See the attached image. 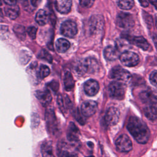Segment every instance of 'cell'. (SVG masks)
<instances>
[{"label": "cell", "instance_id": "e0dca14e", "mask_svg": "<svg viewBox=\"0 0 157 157\" xmlns=\"http://www.w3.org/2000/svg\"><path fill=\"white\" fill-rule=\"evenodd\" d=\"M80 136V133L77 127L74 123L71 122L68 126L67 133V137L68 140L71 142H77L79 139Z\"/></svg>", "mask_w": 157, "mask_h": 157}, {"label": "cell", "instance_id": "603a6c76", "mask_svg": "<svg viewBox=\"0 0 157 157\" xmlns=\"http://www.w3.org/2000/svg\"><path fill=\"white\" fill-rule=\"evenodd\" d=\"M55 46L57 51L59 53L66 52L70 47V42L63 38L58 39L55 43Z\"/></svg>", "mask_w": 157, "mask_h": 157}, {"label": "cell", "instance_id": "4fadbf2b", "mask_svg": "<svg viewBox=\"0 0 157 157\" xmlns=\"http://www.w3.org/2000/svg\"><path fill=\"white\" fill-rule=\"evenodd\" d=\"M45 119L47 126L50 131L55 133L58 129V123L55 115V112L52 109H48L45 113Z\"/></svg>", "mask_w": 157, "mask_h": 157}, {"label": "cell", "instance_id": "4dcf8cb0", "mask_svg": "<svg viewBox=\"0 0 157 157\" xmlns=\"http://www.w3.org/2000/svg\"><path fill=\"white\" fill-rule=\"evenodd\" d=\"M27 33L29 35V36L32 39H34L36 36V33H37V28L35 26H30L27 29Z\"/></svg>", "mask_w": 157, "mask_h": 157}, {"label": "cell", "instance_id": "1f68e13d", "mask_svg": "<svg viewBox=\"0 0 157 157\" xmlns=\"http://www.w3.org/2000/svg\"><path fill=\"white\" fill-rule=\"evenodd\" d=\"M150 81L152 85L157 87V71H153L150 74Z\"/></svg>", "mask_w": 157, "mask_h": 157}, {"label": "cell", "instance_id": "3957f363", "mask_svg": "<svg viewBox=\"0 0 157 157\" xmlns=\"http://www.w3.org/2000/svg\"><path fill=\"white\" fill-rule=\"evenodd\" d=\"M98 69V61L92 58H87L80 63L77 67V72L79 74L85 73L92 74Z\"/></svg>", "mask_w": 157, "mask_h": 157}, {"label": "cell", "instance_id": "277c9868", "mask_svg": "<svg viewBox=\"0 0 157 157\" xmlns=\"http://www.w3.org/2000/svg\"><path fill=\"white\" fill-rule=\"evenodd\" d=\"M109 77L126 83L130 82L132 76L130 72L127 70L120 66H115L110 71Z\"/></svg>", "mask_w": 157, "mask_h": 157}, {"label": "cell", "instance_id": "74e56055", "mask_svg": "<svg viewBox=\"0 0 157 157\" xmlns=\"http://www.w3.org/2000/svg\"><path fill=\"white\" fill-rule=\"evenodd\" d=\"M152 39H153V41L154 44H155V46L157 48V34H153V36H152Z\"/></svg>", "mask_w": 157, "mask_h": 157}, {"label": "cell", "instance_id": "4316f807", "mask_svg": "<svg viewBox=\"0 0 157 157\" xmlns=\"http://www.w3.org/2000/svg\"><path fill=\"white\" fill-rule=\"evenodd\" d=\"M13 31L17 37L21 40H24L26 37L25 28L21 25H16L13 27Z\"/></svg>", "mask_w": 157, "mask_h": 157}, {"label": "cell", "instance_id": "83f0119b", "mask_svg": "<svg viewBox=\"0 0 157 157\" xmlns=\"http://www.w3.org/2000/svg\"><path fill=\"white\" fill-rule=\"evenodd\" d=\"M50 69L45 65H41L39 71V76L40 78H44L50 74Z\"/></svg>", "mask_w": 157, "mask_h": 157}, {"label": "cell", "instance_id": "9a60e30c", "mask_svg": "<svg viewBox=\"0 0 157 157\" xmlns=\"http://www.w3.org/2000/svg\"><path fill=\"white\" fill-rule=\"evenodd\" d=\"M127 40L131 44L135 45L144 50H147L150 47L149 43L142 36H128Z\"/></svg>", "mask_w": 157, "mask_h": 157}, {"label": "cell", "instance_id": "2e32d148", "mask_svg": "<svg viewBox=\"0 0 157 157\" xmlns=\"http://www.w3.org/2000/svg\"><path fill=\"white\" fill-rule=\"evenodd\" d=\"M35 96L44 107L47 106L52 101V98L51 94L47 90L36 91Z\"/></svg>", "mask_w": 157, "mask_h": 157}, {"label": "cell", "instance_id": "836d02e7", "mask_svg": "<svg viewBox=\"0 0 157 157\" xmlns=\"http://www.w3.org/2000/svg\"><path fill=\"white\" fill-rule=\"evenodd\" d=\"M74 117H75V118L78 121H79L80 124H84L85 120L81 117L79 110H76V112H75V114H74Z\"/></svg>", "mask_w": 157, "mask_h": 157}, {"label": "cell", "instance_id": "ab89813d", "mask_svg": "<svg viewBox=\"0 0 157 157\" xmlns=\"http://www.w3.org/2000/svg\"><path fill=\"white\" fill-rule=\"evenodd\" d=\"M18 1L21 3H25V2H26L27 1V0H18Z\"/></svg>", "mask_w": 157, "mask_h": 157}, {"label": "cell", "instance_id": "9c48e42d", "mask_svg": "<svg viewBox=\"0 0 157 157\" xmlns=\"http://www.w3.org/2000/svg\"><path fill=\"white\" fill-rule=\"evenodd\" d=\"M120 113L119 110L115 107H109L104 116V120L107 125L112 126L116 124L120 119Z\"/></svg>", "mask_w": 157, "mask_h": 157}, {"label": "cell", "instance_id": "7c38bea8", "mask_svg": "<svg viewBox=\"0 0 157 157\" xmlns=\"http://www.w3.org/2000/svg\"><path fill=\"white\" fill-rule=\"evenodd\" d=\"M139 98L142 102L147 105H157V97L151 90H147L140 92Z\"/></svg>", "mask_w": 157, "mask_h": 157}, {"label": "cell", "instance_id": "ba28073f", "mask_svg": "<svg viewBox=\"0 0 157 157\" xmlns=\"http://www.w3.org/2000/svg\"><path fill=\"white\" fill-rule=\"evenodd\" d=\"M117 150L120 152H128L131 150L132 145L129 137L126 134L120 135L115 141Z\"/></svg>", "mask_w": 157, "mask_h": 157}, {"label": "cell", "instance_id": "52a82bcc", "mask_svg": "<svg viewBox=\"0 0 157 157\" xmlns=\"http://www.w3.org/2000/svg\"><path fill=\"white\" fill-rule=\"evenodd\" d=\"M117 25L124 29H129L134 26V20L131 14L125 12H120L117 17Z\"/></svg>", "mask_w": 157, "mask_h": 157}, {"label": "cell", "instance_id": "5bb4252c", "mask_svg": "<svg viewBox=\"0 0 157 157\" xmlns=\"http://www.w3.org/2000/svg\"><path fill=\"white\" fill-rule=\"evenodd\" d=\"M83 88L85 93L87 95L90 96H93L98 93L99 89V85L97 81L90 79L87 80L85 83Z\"/></svg>", "mask_w": 157, "mask_h": 157}, {"label": "cell", "instance_id": "6da1fadb", "mask_svg": "<svg viewBox=\"0 0 157 157\" xmlns=\"http://www.w3.org/2000/svg\"><path fill=\"white\" fill-rule=\"evenodd\" d=\"M127 129L134 139L139 144H146L150 138V130L147 124L136 117H131L128 121Z\"/></svg>", "mask_w": 157, "mask_h": 157}, {"label": "cell", "instance_id": "30bf717a", "mask_svg": "<svg viewBox=\"0 0 157 157\" xmlns=\"http://www.w3.org/2000/svg\"><path fill=\"white\" fill-rule=\"evenodd\" d=\"M98 109V104L93 101H86L81 105V112L85 117H90L93 115Z\"/></svg>", "mask_w": 157, "mask_h": 157}, {"label": "cell", "instance_id": "8992f818", "mask_svg": "<svg viewBox=\"0 0 157 157\" xmlns=\"http://www.w3.org/2000/svg\"><path fill=\"white\" fill-rule=\"evenodd\" d=\"M60 31L62 35L72 38L75 36L78 29L76 23L72 20H66L64 21L60 27Z\"/></svg>", "mask_w": 157, "mask_h": 157}, {"label": "cell", "instance_id": "44dd1931", "mask_svg": "<svg viewBox=\"0 0 157 157\" xmlns=\"http://www.w3.org/2000/svg\"><path fill=\"white\" fill-rule=\"evenodd\" d=\"M5 7L4 13L6 15L12 20H15L17 18L20 14V9L17 5H12Z\"/></svg>", "mask_w": 157, "mask_h": 157}, {"label": "cell", "instance_id": "484cf974", "mask_svg": "<svg viewBox=\"0 0 157 157\" xmlns=\"http://www.w3.org/2000/svg\"><path fill=\"white\" fill-rule=\"evenodd\" d=\"M118 7L123 10H129L134 5V0H117Z\"/></svg>", "mask_w": 157, "mask_h": 157}, {"label": "cell", "instance_id": "f546056e", "mask_svg": "<svg viewBox=\"0 0 157 157\" xmlns=\"http://www.w3.org/2000/svg\"><path fill=\"white\" fill-rule=\"evenodd\" d=\"M64 98L61 96V95H59L58 96V106L60 108V109L61 110L62 112H66V107L65 106V104H64V101H65V99H63Z\"/></svg>", "mask_w": 157, "mask_h": 157}, {"label": "cell", "instance_id": "d4e9b609", "mask_svg": "<svg viewBox=\"0 0 157 157\" xmlns=\"http://www.w3.org/2000/svg\"><path fill=\"white\" fill-rule=\"evenodd\" d=\"M41 151L42 156H52L53 148L51 142H45L41 146Z\"/></svg>", "mask_w": 157, "mask_h": 157}, {"label": "cell", "instance_id": "ac0fdd59", "mask_svg": "<svg viewBox=\"0 0 157 157\" xmlns=\"http://www.w3.org/2000/svg\"><path fill=\"white\" fill-rule=\"evenodd\" d=\"M72 7V0H56L55 7L57 11L63 14L68 13Z\"/></svg>", "mask_w": 157, "mask_h": 157}, {"label": "cell", "instance_id": "f1b7e54d", "mask_svg": "<svg viewBox=\"0 0 157 157\" xmlns=\"http://www.w3.org/2000/svg\"><path fill=\"white\" fill-rule=\"evenodd\" d=\"M38 57L42 59H45V61H47V62H50L51 63L52 61V57L50 55V54L46 51L45 50H42L40 53L38 55Z\"/></svg>", "mask_w": 157, "mask_h": 157}, {"label": "cell", "instance_id": "60d3db41", "mask_svg": "<svg viewBox=\"0 0 157 157\" xmlns=\"http://www.w3.org/2000/svg\"><path fill=\"white\" fill-rule=\"evenodd\" d=\"M156 28H157V15H156Z\"/></svg>", "mask_w": 157, "mask_h": 157}, {"label": "cell", "instance_id": "cb8c5ba5", "mask_svg": "<svg viewBox=\"0 0 157 157\" xmlns=\"http://www.w3.org/2000/svg\"><path fill=\"white\" fill-rule=\"evenodd\" d=\"M64 85L66 91H71L74 86V80L70 72H66L64 75Z\"/></svg>", "mask_w": 157, "mask_h": 157}, {"label": "cell", "instance_id": "7402d4cb", "mask_svg": "<svg viewBox=\"0 0 157 157\" xmlns=\"http://www.w3.org/2000/svg\"><path fill=\"white\" fill-rule=\"evenodd\" d=\"M48 15L45 10L40 9L36 13L35 20L38 25L40 26L46 25L48 21Z\"/></svg>", "mask_w": 157, "mask_h": 157}, {"label": "cell", "instance_id": "f35d334b", "mask_svg": "<svg viewBox=\"0 0 157 157\" xmlns=\"http://www.w3.org/2000/svg\"><path fill=\"white\" fill-rule=\"evenodd\" d=\"M148 1L157 9V0H148Z\"/></svg>", "mask_w": 157, "mask_h": 157}, {"label": "cell", "instance_id": "7a4b0ae2", "mask_svg": "<svg viewBox=\"0 0 157 157\" xmlns=\"http://www.w3.org/2000/svg\"><path fill=\"white\" fill-rule=\"evenodd\" d=\"M126 88V83L121 81L117 80L111 82L108 88L109 95L113 99H123L125 95Z\"/></svg>", "mask_w": 157, "mask_h": 157}, {"label": "cell", "instance_id": "d6a6232c", "mask_svg": "<svg viewBox=\"0 0 157 157\" xmlns=\"http://www.w3.org/2000/svg\"><path fill=\"white\" fill-rule=\"evenodd\" d=\"M95 0H79L80 5L83 7H86V8H90L91 7Z\"/></svg>", "mask_w": 157, "mask_h": 157}, {"label": "cell", "instance_id": "5b68a950", "mask_svg": "<svg viewBox=\"0 0 157 157\" xmlns=\"http://www.w3.org/2000/svg\"><path fill=\"white\" fill-rule=\"evenodd\" d=\"M121 63L127 67H134L139 63V57L137 54L130 51H125L120 56Z\"/></svg>", "mask_w": 157, "mask_h": 157}, {"label": "cell", "instance_id": "8d00e7d4", "mask_svg": "<svg viewBox=\"0 0 157 157\" xmlns=\"http://www.w3.org/2000/svg\"><path fill=\"white\" fill-rule=\"evenodd\" d=\"M139 1L140 2L141 6L144 7H147L148 6V3L147 0H139Z\"/></svg>", "mask_w": 157, "mask_h": 157}, {"label": "cell", "instance_id": "e575fe53", "mask_svg": "<svg viewBox=\"0 0 157 157\" xmlns=\"http://www.w3.org/2000/svg\"><path fill=\"white\" fill-rule=\"evenodd\" d=\"M30 2L33 7H37L41 2V0H30Z\"/></svg>", "mask_w": 157, "mask_h": 157}, {"label": "cell", "instance_id": "d6986e66", "mask_svg": "<svg viewBox=\"0 0 157 157\" xmlns=\"http://www.w3.org/2000/svg\"><path fill=\"white\" fill-rule=\"evenodd\" d=\"M144 115L151 121H157V105H147L144 109Z\"/></svg>", "mask_w": 157, "mask_h": 157}, {"label": "cell", "instance_id": "8fae6325", "mask_svg": "<svg viewBox=\"0 0 157 157\" xmlns=\"http://www.w3.org/2000/svg\"><path fill=\"white\" fill-rule=\"evenodd\" d=\"M104 26V19L101 15H94L90 21V29L93 34L98 33L102 29Z\"/></svg>", "mask_w": 157, "mask_h": 157}, {"label": "cell", "instance_id": "d590c367", "mask_svg": "<svg viewBox=\"0 0 157 157\" xmlns=\"http://www.w3.org/2000/svg\"><path fill=\"white\" fill-rule=\"evenodd\" d=\"M6 4L9 6H12L15 5L17 2V0H3Z\"/></svg>", "mask_w": 157, "mask_h": 157}, {"label": "cell", "instance_id": "ffe728a7", "mask_svg": "<svg viewBox=\"0 0 157 157\" xmlns=\"http://www.w3.org/2000/svg\"><path fill=\"white\" fill-rule=\"evenodd\" d=\"M104 56L107 60H115L118 56V48L113 46H107L104 50Z\"/></svg>", "mask_w": 157, "mask_h": 157}]
</instances>
